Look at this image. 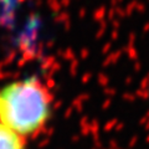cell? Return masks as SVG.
<instances>
[{
    "instance_id": "1",
    "label": "cell",
    "mask_w": 149,
    "mask_h": 149,
    "mask_svg": "<svg viewBox=\"0 0 149 149\" xmlns=\"http://www.w3.org/2000/svg\"><path fill=\"white\" fill-rule=\"evenodd\" d=\"M51 112L52 96L40 78L26 77L0 88V123L24 139L45 128Z\"/></svg>"
},
{
    "instance_id": "2",
    "label": "cell",
    "mask_w": 149,
    "mask_h": 149,
    "mask_svg": "<svg viewBox=\"0 0 149 149\" xmlns=\"http://www.w3.org/2000/svg\"><path fill=\"white\" fill-rule=\"evenodd\" d=\"M0 149H25V139L0 123Z\"/></svg>"
}]
</instances>
